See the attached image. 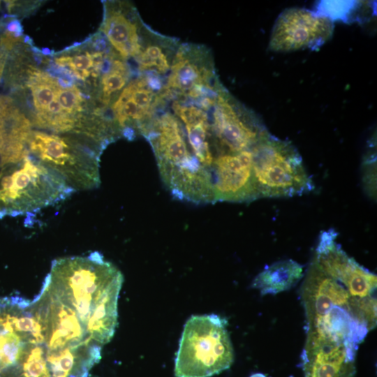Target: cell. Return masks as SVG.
<instances>
[{
  "mask_svg": "<svg viewBox=\"0 0 377 377\" xmlns=\"http://www.w3.org/2000/svg\"><path fill=\"white\" fill-rule=\"evenodd\" d=\"M123 281L121 272L94 251L54 260L43 284L52 296L74 310L90 337L102 346L112 339L117 326Z\"/></svg>",
  "mask_w": 377,
  "mask_h": 377,
  "instance_id": "cell-1",
  "label": "cell"
},
{
  "mask_svg": "<svg viewBox=\"0 0 377 377\" xmlns=\"http://www.w3.org/2000/svg\"><path fill=\"white\" fill-rule=\"evenodd\" d=\"M73 192L29 152L19 162L0 169V218L40 210L65 200Z\"/></svg>",
  "mask_w": 377,
  "mask_h": 377,
  "instance_id": "cell-2",
  "label": "cell"
},
{
  "mask_svg": "<svg viewBox=\"0 0 377 377\" xmlns=\"http://www.w3.org/2000/svg\"><path fill=\"white\" fill-rule=\"evenodd\" d=\"M227 325L216 314L188 319L175 358L176 377H210L231 367L234 350Z\"/></svg>",
  "mask_w": 377,
  "mask_h": 377,
  "instance_id": "cell-3",
  "label": "cell"
},
{
  "mask_svg": "<svg viewBox=\"0 0 377 377\" xmlns=\"http://www.w3.org/2000/svg\"><path fill=\"white\" fill-rule=\"evenodd\" d=\"M27 148L32 156L56 173L74 191L99 186V155L102 149L98 145L32 131Z\"/></svg>",
  "mask_w": 377,
  "mask_h": 377,
  "instance_id": "cell-4",
  "label": "cell"
},
{
  "mask_svg": "<svg viewBox=\"0 0 377 377\" xmlns=\"http://www.w3.org/2000/svg\"><path fill=\"white\" fill-rule=\"evenodd\" d=\"M251 151L259 198L292 197L313 189L301 156L290 142L268 133L251 148Z\"/></svg>",
  "mask_w": 377,
  "mask_h": 377,
  "instance_id": "cell-5",
  "label": "cell"
},
{
  "mask_svg": "<svg viewBox=\"0 0 377 377\" xmlns=\"http://www.w3.org/2000/svg\"><path fill=\"white\" fill-rule=\"evenodd\" d=\"M41 325L31 300L0 297V377H17L30 345L40 339Z\"/></svg>",
  "mask_w": 377,
  "mask_h": 377,
  "instance_id": "cell-6",
  "label": "cell"
},
{
  "mask_svg": "<svg viewBox=\"0 0 377 377\" xmlns=\"http://www.w3.org/2000/svg\"><path fill=\"white\" fill-rule=\"evenodd\" d=\"M223 88L217 80L211 54L204 47L179 46L161 94L192 100L215 97Z\"/></svg>",
  "mask_w": 377,
  "mask_h": 377,
  "instance_id": "cell-7",
  "label": "cell"
},
{
  "mask_svg": "<svg viewBox=\"0 0 377 377\" xmlns=\"http://www.w3.org/2000/svg\"><path fill=\"white\" fill-rule=\"evenodd\" d=\"M212 135L220 154L251 149L268 132L255 115L223 88L213 105Z\"/></svg>",
  "mask_w": 377,
  "mask_h": 377,
  "instance_id": "cell-8",
  "label": "cell"
},
{
  "mask_svg": "<svg viewBox=\"0 0 377 377\" xmlns=\"http://www.w3.org/2000/svg\"><path fill=\"white\" fill-rule=\"evenodd\" d=\"M333 31V22L325 15L302 8H286L274 24L268 47L276 52L318 47L331 38Z\"/></svg>",
  "mask_w": 377,
  "mask_h": 377,
  "instance_id": "cell-9",
  "label": "cell"
},
{
  "mask_svg": "<svg viewBox=\"0 0 377 377\" xmlns=\"http://www.w3.org/2000/svg\"><path fill=\"white\" fill-rule=\"evenodd\" d=\"M337 236L334 229L320 233L313 261L343 284L353 297L376 302V275L349 257L337 243Z\"/></svg>",
  "mask_w": 377,
  "mask_h": 377,
  "instance_id": "cell-10",
  "label": "cell"
},
{
  "mask_svg": "<svg viewBox=\"0 0 377 377\" xmlns=\"http://www.w3.org/2000/svg\"><path fill=\"white\" fill-rule=\"evenodd\" d=\"M145 137L154 149L162 179L177 171L206 168L191 154L182 124L175 115L166 112L154 118Z\"/></svg>",
  "mask_w": 377,
  "mask_h": 377,
  "instance_id": "cell-11",
  "label": "cell"
},
{
  "mask_svg": "<svg viewBox=\"0 0 377 377\" xmlns=\"http://www.w3.org/2000/svg\"><path fill=\"white\" fill-rule=\"evenodd\" d=\"M252 159L251 149L214 158L210 171L215 202H247L259 198Z\"/></svg>",
  "mask_w": 377,
  "mask_h": 377,
  "instance_id": "cell-12",
  "label": "cell"
},
{
  "mask_svg": "<svg viewBox=\"0 0 377 377\" xmlns=\"http://www.w3.org/2000/svg\"><path fill=\"white\" fill-rule=\"evenodd\" d=\"M357 349L332 338L306 334L301 355L304 377H355Z\"/></svg>",
  "mask_w": 377,
  "mask_h": 377,
  "instance_id": "cell-13",
  "label": "cell"
},
{
  "mask_svg": "<svg viewBox=\"0 0 377 377\" xmlns=\"http://www.w3.org/2000/svg\"><path fill=\"white\" fill-rule=\"evenodd\" d=\"M31 122L11 98L0 96V169L29 154Z\"/></svg>",
  "mask_w": 377,
  "mask_h": 377,
  "instance_id": "cell-14",
  "label": "cell"
},
{
  "mask_svg": "<svg viewBox=\"0 0 377 377\" xmlns=\"http://www.w3.org/2000/svg\"><path fill=\"white\" fill-rule=\"evenodd\" d=\"M102 29L112 47L124 59L138 56L150 31L139 16L131 18L116 8L107 12Z\"/></svg>",
  "mask_w": 377,
  "mask_h": 377,
  "instance_id": "cell-15",
  "label": "cell"
},
{
  "mask_svg": "<svg viewBox=\"0 0 377 377\" xmlns=\"http://www.w3.org/2000/svg\"><path fill=\"white\" fill-rule=\"evenodd\" d=\"M304 276L302 265L291 259L283 260L265 267L254 278L251 287L262 295H276L292 288Z\"/></svg>",
  "mask_w": 377,
  "mask_h": 377,
  "instance_id": "cell-16",
  "label": "cell"
},
{
  "mask_svg": "<svg viewBox=\"0 0 377 377\" xmlns=\"http://www.w3.org/2000/svg\"><path fill=\"white\" fill-rule=\"evenodd\" d=\"M179 46L172 39L157 35L151 30L140 53L135 58L139 70L159 77L170 73Z\"/></svg>",
  "mask_w": 377,
  "mask_h": 377,
  "instance_id": "cell-17",
  "label": "cell"
},
{
  "mask_svg": "<svg viewBox=\"0 0 377 377\" xmlns=\"http://www.w3.org/2000/svg\"><path fill=\"white\" fill-rule=\"evenodd\" d=\"M106 57L103 52L93 54L86 52L75 55L57 57L54 61L59 66L68 70L77 78L85 80L91 75L98 77L105 63Z\"/></svg>",
  "mask_w": 377,
  "mask_h": 377,
  "instance_id": "cell-18",
  "label": "cell"
},
{
  "mask_svg": "<svg viewBox=\"0 0 377 377\" xmlns=\"http://www.w3.org/2000/svg\"><path fill=\"white\" fill-rule=\"evenodd\" d=\"M27 85L31 91L36 109V119L45 112L54 98L60 83L57 79L49 74L34 70L29 75Z\"/></svg>",
  "mask_w": 377,
  "mask_h": 377,
  "instance_id": "cell-19",
  "label": "cell"
},
{
  "mask_svg": "<svg viewBox=\"0 0 377 377\" xmlns=\"http://www.w3.org/2000/svg\"><path fill=\"white\" fill-rule=\"evenodd\" d=\"M128 77L129 71L126 64L119 59H112L101 82L103 103H109L112 96L124 87Z\"/></svg>",
  "mask_w": 377,
  "mask_h": 377,
  "instance_id": "cell-20",
  "label": "cell"
},
{
  "mask_svg": "<svg viewBox=\"0 0 377 377\" xmlns=\"http://www.w3.org/2000/svg\"><path fill=\"white\" fill-rule=\"evenodd\" d=\"M7 52L8 51L1 47V50H0V80L2 77L3 72L5 68L6 59H7Z\"/></svg>",
  "mask_w": 377,
  "mask_h": 377,
  "instance_id": "cell-21",
  "label": "cell"
},
{
  "mask_svg": "<svg viewBox=\"0 0 377 377\" xmlns=\"http://www.w3.org/2000/svg\"><path fill=\"white\" fill-rule=\"evenodd\" d=\"M250 377H266V376L262 374H255L251 376Z\"/></svg>",
  "mask_w": 377,
  "mask_h": 377,
  "instance_id": "cell-22",
  "label": "cell"
}]
</instances>
